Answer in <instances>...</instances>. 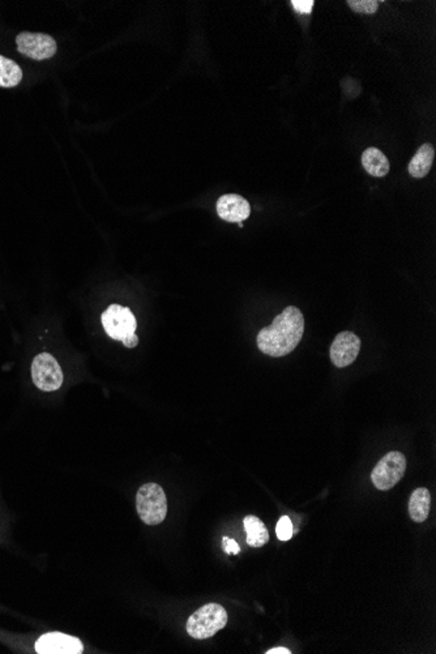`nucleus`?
<instances>
[{"instance_id": "f257e3e1", "label": "nucleus", "mask_w": 436, "mask_h": 654, "mask_svg": "<svg viewBox=\"0 0 436 654\" xmlns=\"http://www.w3.org/2000/svg\"><path fill=\"white\" fill-rule=\"evenodd\" d=\"M305 332V317L298 307L289 306L277 316L272 325L258 334L261 353L270 357H285L298 347Z\"/></svg>"}, {"instance_id": "f03ea898", "label": "nucleus", "mask_w": 436, "mask_h": 654, "mask_svg": "<svg viewBox=\"0 0 436 654\" xmlns=\"http://www.w3.org/2000/svg\"><path fill=\"white\" fill-rule=\"evenodd\" d=\"M226 623V610L218 603H208L188 618L186 628L192 639L206 640L223 630Z\"/></svg>"}, {"instance_id": "7ed1b4c3", "label": "nucleus", "mask_w": 436, "mask_h": 654, "mask_svg": "<svg viewBox=\"0 0 436 654\" xmlns=\"http://www.w3.org/2000/svg\"><path fill=\"white\" fill-rule=\"evenodd\" d=\"M136 509L146 525H160L168 515V499L161 486L146 484L138 489Z\"/></svg>"}, {"instance_id": "20e7f679", "label": "nucleus", "mask_w": 436, "mask_h": 654, "mask_svg": "<svg viewBox=\"0 0 436 654\" xmlns=\"http://www.w3.org/2000/svg\"><path fill=\"white\" fill-rule=\"evenodd\" d=\"M406 457L401 452L393 451L382 456L371 473V481L377 490L387 491L397 485L406 471Z\"/></svg>"}, {"instance_id": "39448f33", "label": "nucleus", "mask_w": 436, "mask_h": 654, "mask_svg": "<svg viewBox=\"0 0 436 654\" xmlns=\"http://www.w3.org/2000/svg\"><path fill=\"white\" fill-rule=\"evenodd\" d=\"M31 379L44 392H53L63 384V371L58 361L49 353H41L31 363Z\"/></svg>"}, {"instance_id": "423d86ee", "label": "nucleus", "mask_w": 436, "mask_h": 654, "mask_svg": "<svg viewBox=\"0 0 436 654\" xmlns=\"http://www.w3.org/2000/svg\"><path fill=\"white\" fill-rule=\"evenodd\" d=\"M17 51L34 61L50 59L56 54L55 39L45 33L23 31L16 37Z\"/></svg>"}, {"instance_id": "0eeeda50", "label": "nucleus", "mask_w": 436, "mask_h": 654, "mask_svg": "<svg viewBox=\"0 0 436 654\" xmlns=\"http://www.w3.org/2000/svg\"><path fill=\"white\" fill-rule=\"evenodd\" d=\"M102 324L108 336L119 341L133 334L138 327L136 317L131 312L130 308L122 307L119 305H113L103 312Z\"/></svg>"}, {"instance_id": "6e6552de", "label": "nucleus", "mask_w": 436, "mask_h": 654, "mask_svg": "<svg viewBox=\"0 0 436 654\" xmlns=\"http://www.w3.org/2000/svg\"><path fill=\"white\" fill-rule=\"evenodd\" d=\"M36 652L39 654H80L84 652V645L75 636L61 632H49L37 640Z\"/></svg>"}, {"instance_id": "1a4fd4ad", "label": "nucleus", "mask_w": 436, "mask_h": 654, "mask_svg": "<svg viewBox=\"0 0 436 654\" xmlns=\"http://www.w3.org/2000/svg\"><path fill=\"white\" fill-rule=\"evenodd\" d=\"M360 350V337L353 332H341L330 347V361L338 369H344L357 359Z\"/></svg>"}, {"instance_id": "9d476101", "label": "nucleus", "mask_w": 436, "mask_h": 654, "mask_svg": "<svg viewBox=\"0 0 436 654\" xmlns=\"http://www.w3.org/2000/svg\"><path fill=\"white\" fill-rule=\"evenodd\" d=\"M217 213L223 221L240 223L250 217L251 207L243 196L237 193H228L217 201Z\"/></svg>"}, {"instance_id": "9b49d317", "label": "nucleus", "mask_w": 436, "mask_h": 654, "mask_svg": "<svg viewBox=\"0 0 436 654\" xmlns=\"http://www.w3.org/2000/svg\"><path fill=\"white\" fill-rule=\"evenodd\" d=\"M362 165L370 175L385 177L390 173V161L377 148H368L362 154Z\"/></svg>"}, {"instance_id": "f8f14e48", "label": "nucleus", "mask_w": 436, "mask_h": 654, "mask_svg": "<svg viewBox=\"0 0 436 654\" xmlns=\"http://www.w3.org/2000/svg\"><path fill=\"white\" fill-rule=\"evenodd\" d=\"M435 157L434 146L426 143L417 150V153L409 163L407 171L414 178H425L430 173Z\"/></svg>"}, {"instance_id": "ddd939ff", "label": "nucleus", "mask_w": 436, "mask_h": 654, "mask_svg": "<svg viewBox=\"0 0 436 654\" xmlns=\"http://www.w3.org/2000/svg\"><path fill=\"white\" fill-rule=\"evenodd\" d=\"M431 495L427 489L420 487L414 490L409 501V515L415 523H423L429 517Z\"/></svg>"}, {"instance_id": "4468645a", "label": "nucleus", "mask_w": 436, "mask_h": 654, "mask_svg": "<svg viewBox=\"0 0 436 654\" xmlns=\"http://www.w3.org/2000/svg\"><path fill=\"white\" fill-rule=\"evenodd\" d=\"M247 533V545L251 547H263L269 541V533L264 523L256 516H245L243 520Z\"/></svg>"}, {"instance_id": "2eb2a0df", "label": "nucleus", "mask_w": 436, "mask_h": 654, "mask_svg": "<svg viewBox=\"0 0 436 654\" xmlns=\"http://www.w3.org/2000/svg\"><path fill=\"white\" fill-rule=\"evenodd\" d=\"M21 80V67L12 59L0 55V88H14L16 85L20 84Z\"/></svg>"}, {"instance_id": "dca6fc26", "label": "nucleus", "mask_w": 436, "mask_h": 654, "mask_svg": "<svg viewBox=\"0 0 436 654\" xmlns=\"http://www.w3.org/2000/svg\"><path fill=\"white\" fill-rule=\"evenodd\" d=\"M348 4L350 6L353 11L358 14H367V15L375 14L379 8V3L374 0H349Z\"/></svg>"}, {"instance_id": "f3484780", "label": "nucleus", "mask_w": 436, "mask_h": 654, "mask_svg": "<svg viewBox=\"0 0 436 654\" xmlns=\"http://www.w3.org/2000/svg\"><path fill=\"white\" fill-rule=\"evenodd\" d=\"M275 534H277V538L280 539V541H289L293 537V534H294L293 523H291V520L288 516H283L278 520L277 526H275Z\"/></svg>"}, {"instance_id": "a211bd4d", "label": "nucleus", "mask_w": 436, "mask_h": 654, "mask_svg": "<svg viewBox=\"0 0 436 654\" xmlns=\"http://www.w3.org/2000/svg\"><path fill=\"white\" fill-rule=\"evenodd\" d=\"M314 0H293L291 6L293 8L302 15H310L314 8Z\"/></svg>"}, {"instance_id": "6ab92c4d", "label": "nucleus", "mask_w": 436, "mask_h": 654, "mask_svg": "<svg viewBox=\"0 0 436 654\" xmlns=\"http://www.w3.org/2000/svg\"><path fill=\"white\" fill-rule=\"evenodd\" d=\"M222 547H223V550H225L226 554L237 555L239 554V551H240V546L238 545L237 541L229 538V537H223V539H222Z\"/></svg>"}, {"instance_id": "aec40b11", "label": "nucleus", "mask_w": 436, "mask_h": 654, "mask_svg": "<svg viewBox=\"0 0 436 654\" xmlns=\"http://www.w3.org/2000/svg\"><path fill=\"white\" fill-rule=\"evenodd\" d=\"M122 342L124 344V345H126V347H130V349H133V347H138V337L136 336V333H133V334H131V336H128V337H126V339H122Z\"/></svg>"}, {"instance_id": "412c9836", "label": "nucleus", "mask_w": 436, "mask_h": 654, "mask_svg": "<svg viewBox=\"0 0 436 654\" xmlns=\"http://www.w3.org/2000/svg\"><path fill=\"white\" fill-rule=\"evenodd\" d=\"M267 654H290L291 652L289 649L286 648H272L269 649L268 652H265Z\"/></svg>"}]
</instances>
